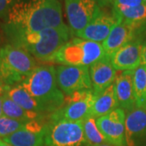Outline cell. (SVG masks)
Returning a JSON list of instances; mask_svg holds the SVG:
<instances>
[{
	"mask_svg": "<svg viewBox=\"0 0 146 146\" xmlns=\"http://www.w3.org/2000/svg\"><path fill=\"white\" fill-rule=\"evenodd\" d=\"M6 21L7 34L42 31L64 25L58 0H15Z\"/></svg>",
	"mask_w": 146,
	"mask_h": 146,
	"instance_id": "1",
	"label": "cell"
},
{
	"mask_svg": "<svg viewBox=\"0 0 146 146\" xmlns=\"http://www.w3.org/2000/svg\"><path fill=\"white\" fill-rule=\"evenodd\" d=\"M71 31L64 24L38 32L7 34L11 44L25 50L37 60L49 63L58 50L70 39Z\"/></svg>",
	"mask_w": 146,
	"mask_h": 146,
	"instance_id": "2",
	"label": "cell"
},
{
	"mask_svg": "<svg viewBox=\"0 0 146 146\" xmlns=\"http://www.w3.org/2000/svg\"><path fill=\"white\" fill-rule=\"evenodd\" d=\"M20 84L37 102L43 114L50 115L64 105L65 95L58 85L53 66H38Z\"/></svg>",
	"mask_w": 146,
	"mask_h": 146,
	"instance_id": "3",
	"label": "cell"
},
{
	"mask_svg": "<svg viewBox=\"0 0 146 146\" xmlns=\"http://www.w3.org/2000/svg\"><path fill=\"white\" fill-rule=\"evenodd\" d=\"M0 77L10 88L22 83L38 67L33 55L11 44L0 48Z\"/></svg>",
	"mask_w": 146,
	"mask_h": 146,
	"instance_id": "4",
	"label": "cell"
},
{
	"mask_svg": "<svg viewBox=\"0 0 146 146\" xmlns=\"http://www.w3.org/2000/svg\"><path fill=\"white\" fill-rule=\"evenodd\" d=\"M105 55L102 43L75 37L65 43L49 63L89 68Z\"/></svg>",
	"mask_w": 146,
	"mask_h": 146,
	"instance_id": "5",
	"label": "cell"
},
{
	"mask_svg": "<svg viewBox=\"0 0 146 146\" xmlns=\"http://www.w3.org/2000/svg\"><path fill=\"white\" fill-rule=\"evenodd\" d=\"M44 146H89L84 135L82 121L46 123Z\"/></svg>",
	"mask_w": 146,
	"mask_h": 146,
	"instance_id": "6",
	"label": "cell"
},
{
	"mask_svg": "<svg viewBox=\"0 0 146 146\" xmlns=\"http://www.w3.org/2000/svg\"><path fill=\"white\" fill-rule=\"evenodd\" d=\"M95 95L92 89L78 91L65 97L63 106L50 114V121H83L91 116Z\"/></svg>",
	"mask_w": 146,
	"mask_h": 146,
	"instance_id": "7",
	"label": "cell"
},
{
	"mask_svg": "<svg viewBox=\"0 0 146 146\" xmlns=\"http://www.w3.org/2000/svg\"><path fill=\"white\" fill-rule=\"evenodd\" d=\"M65 10L73 34L83 30L102 11L98 0H65Z\"/></svg>",
	"mask_w": 146,
	"mask_h": 146,
	"instance_id": "8",
	"label": "cell"
},
{
	"mask_svg": "<svg viewBox=\"0 0 146 146\" xmlns=\"http://www.w3.org/2000/svg\"><path fill=\"white\" fill-rule=\"evenodd\" d=\"M59 89L66 96L78 91L92 89L89 68L60 65L55 68Z\"/></svg>",
	"mask_w": 146,
	"mask_h": 146,
	"instance_id": "9",
	"label": "cell"
},
{
	"mask_svg": "<svg viewBox=\"0 0 146 146\" xmlns=\"http://www.w3.org/2000/svg\"><path fill=\"white\" fill-rule=\"evenodd\" d=\"M125 119L126 112L119 107L96 119L97 125L108 144L126 146Z\"/></svg>",
	"mask_w": 146,
	"mask_h": 146,
	"instance_id": "10",
	"label": "cell"
},
{
	"mask_svg": "<svg viewBox=\"0 0 146 146\" xmlns=\"http://www.w3.org/2000/svg\"><path fill=\"white\" fill-rule=\"evenodd\" d=\"M40 120L27 122L24 127L2 140L13 146H44L46 123Z\"/></svg>",
	"mask_w": 146,
	"mask_h": 146,
	"instance_id": "11",
	"label": "cell"
},
{
	"mask_svg": "<svg viewBox=\"0 0 146 146\" xmlns=\"http://www.w3.org/2000/svg\"><path fill=\"white\" fill-rule=\"evenodd\" d=\"M89 75L92 90L96 97L114 84L117 71L112 64L110 57L105 55L89 67Z\"/></svg>",
	"mask_w": 146,
	"mask_h": 146,
	"instance_id": "12",
	"label": "cell"
},
{
	"mask_svg": "<svg viewBox=\"0 0 146 146\" xmlns=\"http://www.w3.org/2000/svg\"><path fill=\"white\" fill-rule=\"evenodd\" d=\"M118 20L112 14L102 10L100 13L89 23L83 30L77 33L76 36L84 40L102 43L109 36Z\"/></svg>",
	"mask_w": 146,
	"mask_h": 146,
	"instance_id": "13",
	"label": "cell"
},
{
	"mask_svg": "<svg viewBox=\"0 0 146 146\" xmlns=\"http://www.w3.org/2000/svg\"><path fill=\"white\" fill-rule=\"evenodd\" d=\"M142 42L132 40L119 49L110 57L116 71H134L141 65Z\"/></svg>",
	"mask_w": 146,
	"mask_h": 146,
	"instance_id": "14",
	"label": "cell"
},
{
	"mask_svg": "<svg viewBox=\"0 0 146 146\" xmlns=\"http://www.w3.org/2000/svg\"><path fill=\"white\" fill-rule=\"evenodd\" d=\"M134 71H123L117 74L114 85L119 107L126 113L136 107L133 89Z\"/></svg>",
	"mask_w": 146,
	"mask_h": 146,
	"instance_id": "15",
	"label": "cell"
},
{
	"mask_svg": "<svg viewBox=\"0 0 146 146\" xmlns=\"http://www.w3.org/2000/svg\"><path fill=\"white\" fill-rule=\"evenodd\" d=\"M146 135V110L135 107L126 113V146H136Z\"/></svg>",
	"mask_w": 146,
	"mask_h": 146,
	"instance_id": "16",
	"label": "cell"
},
{
	"mask_svg": "<svg viewBox=\"0 0 146 146\" xmlns=\"http://www.w3.org/2000/svg\"><path fill=\"white\" fill-rule=\"evenodd\" d=\"M135 29L125 23L119 21L112 29L109 36L102 42L106 56L111 57L119 49L133 40Z\"/></svg>",
	"mask_w": 146,
	"mask_h": 146,
	"instance_id": "17",
	"label": "cell"
},
{
	"mask_svg": "<svg viewBox=\"0 0 146 146\" xmlns=\"http://www.w3.org/2000/svg\"><path fill=\"white\" fill-rule=\"evenodd\" d=\"M113 15L119 21H122L136 29L146 22V3L136 7H113Z\"/></svg>",
	"mask_w": 146,
	"mask_h": 146,
	"instance_id": "18",
	"label": "cell"
},
{
	"mask_svg": "<svg viewBox=\"0 0 146 146\" xmlns=\"http://www.w3.org/2000/svg\"><path fill=\"white\" fill-rule=\"evenodd\" d=\"M118 107L119 104L115 95V85L113 84L103 93L95 97L91 116L95 119H98L103 115H107Z\"/></svg>",
	"mask_w": 146,
	"mask_h": 146,
	"instance_id": "19",
	"label": "cell"
},
{
	"mask_svg": "<svg viewBox=\"0 0 146 146\" xmlns=\"http://www.w3.org/2000/svg\"><path fill=\"white\" fill-rule=\"evenodd\" d=\"M3 115L11 119L21 121H32V120L42 119L43 114L29 111L23 109L9 98L7 94L3 95Z\"/></svg>",
	"mask_w": 146,
	"mask_h": 146,
	"instance_id": "20",
	"label": "cell"
},
{
	"mask_svg": "<svg viewBox=\"0 0 146 146\" xmlns=\"http://www.w3.org/2000/svg\"><path fill=\"white\" fill-rule=\"evenodd\" d=\"M7 95L11 99L14 101L16 104L19 105L23 109L43 114L41 106L37 103V102L21 84L11 87L7 92Z\"/></svg>",
	"mask_w": 146,
	"mask_h": 146,
	"instance_id": "21",
	"label": "cell"
},
{
	"mask_svg": "<svg viewBox=\"0 0 146 146\" xmlns=\"http://www.w3.org/2000/svg\"><path fill=\"white\" fill-rule=\"evenodd\" d=\"M133 89L136 107L146 110V67L144 65L134 70Z\"/></svg>",
	"mask_w": 146,
	"mask_h": 146,
	"instance_id": "22",
	"label": "cell"
},
{
	"mask_svg": "<svg viewBox=\"0 0 146 146\" xmlns=\"http://www.w3.org/2000/svg\"><path fill=\"white\" fill-rule=\"evenodd\" d=\"M84 135L89 146H96L107 143L97 125L96 119L89 116L82 121Z\"/></svg>",
	"mask_w": 146,
	"mask_h": 146,
	"instance_id": "23",
	"label": "cell"
},
{
	"mask_svg": "<svg viewBox=\"0 0 146 146\" xmlns=\"http://www.w3.org/2000/svg\"><path fill=\"white\" fill-rule=\"evenodd\" d=\"M26 123V121L14 119L3 115L0 118V137L3 139L15 133L16 131L24 127Z\"/></svg>",
	"mask_w": 146,
	"mask_h": 146,
	"instance_id": "24",
	"label": "cell"
},
{
	"mask_svg": "<svg viewBox=\"0 0 146 146\" xmlns=\"http://www.w3.org/2000/svg\"><path fill=\"white\" fill-rule=\"evenodd\" d=\"M110 3L113 4V7H136L145 3L142 0H111Z\"/></svg>",
	"mask_w": 146,
	"mask_h": 146,
	"instance_id": "25",
	"label": "cell"
},
{
	"mask_svg": "<svg viewBox=\"0 0 146 146\" xmlns=\"http://www.w3.org/2000/svg\"><path fill=\"white\" fill-rule=\"evenodd\" d=\"M15 0H0V18L7 20L9 11Z\"/></svg>",
	"mask_w": 146,
	"mask_h": 146,
	"instance_id": "26",
	"label": "cell"
},
{
	"mask_svg": "<svg viewBox=\"0 0 146 146\" xmlns=\"http://www.w3.org/2000/svg\"><path fill=\"white\" fill-rule=\"evenodd\" d=\"M141 65L146 67V39L142 43V50H141Z\"/></svg>",
	"mask_w": 146,
	"mask_h": 146,
	"instance_id": "27",
	"label": "cell"
},
{
	"mask_svg": "<svg viewBox=\"0 0 146 146\" xmlns=\"http://www.w3.org/2000/svg\"><path fill=\"white\" fill-rule=\"evenodd\" d=\"M10 89V87L7 86L3 82L2 79L0 77V96H3L4 94H7V92L9 91Z\"/></svg>",
	"mask_w": 146,
	"mask_h": 146,
	"instance_id": "28",
	"label": "cell"
},
{
	"mask_svg": "<svg viewBox=\"0 0 146 146\" xmlns=\"http://www.w3.org/2000/svg\"><path fill=\"white\" fill-rule=\"evenodd\" d=\"M3 95L0 96V118L3 115Z\"/></svg>",
	"mask_w": 146,
	"mask_h": 146,
	"instance_id": "29",
	"label": "cell"
},
{
	"mask_svg": "<svg viewBox=\"0 0 146 146\" xmlns=\"http://www.w3.org/2000/svg\"><path fill=\"white\" fill-rule=\"evenodd\" d=\"M0 146H13L10 145V144H8V143H7L5 141H3V140H1L0 141Z\"/></svg>",
	"mask_w": 146,
	"mask_h": 146,
	"instance_id": "30",
	"label": "cell"
},
{
	"mask_svg": "<svg viewBox=\"0 0 146 146\" xmlns=\"http://www.w3.org/2000/svg\"><path fill=\"white\" fill-rule=\"evenodd\" d=\"M96 146H114L110 144H108V143H105V144H102V145H96Z\"/></svg>",
	"mask_w": 146,
	"mask_h": 146,
	"instance_id": "31",
	"label": "cell"
},
{
	"mask_svg": "<svg viewBox=\"0 0 146 146\" xmlns=\"http://www.w3.org/2000/svg\"><path fill=\"white\" fill-rule=\"evenodd\" d=\"M106 1H108V2H110V1H111V0H106Z\"/></svg>",
	"mask_w": 146,
	"mask_h": 146,
	"instance_id": "32",
	"label": "cell"
},
{
	"mask_svg": "<svg viewBox=\"0 0 146 146\" xmlns=\"http://www.w3.org/2000/svg\"><path fill=\"white\" fill-rule=\"evenodd\" d=\"M143 2H145V3H146V0H142Z\"/></svg>",
	"mask_w": 146,
	"mask_h": 146,
	"instance_id": "33",
	"label": "cell"
},
{
	"mask_svg": "<svg viewBox=\"0 0 146 146\" xmlns=\"http://www.w3.org/2000/svg\"><path fill=\"white\" fill-rule=\"evenodd\" d=\"M1 140H2V138H1V137H0V141H1Z\"/></svg>",
	"mask_w": 146,
	"mask_h": 146,
	"instance_id": "34",
	"label": "cell"
},
{
	"mask_svg": "<svg viewBox=\"0 0 146 146\" xmlns=\"http://www.w3.org/2000/svg\"><path fill=\"white\" fill-rule=\"evenodd\" d=\"M0 62H1V58H0Z\"/></svg>",
	"mask_w": 146,
	"mask_h": 146,
	"instance_id": "35",
	"label": "cell"
}]
</instances>
